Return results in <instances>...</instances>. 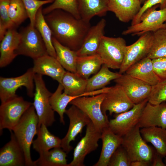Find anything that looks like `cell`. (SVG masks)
<instances>
[{
    "label": "cell",
    "instance_id": "6da1fadb",
    "mask_svg": "<svg viewBox=\"0 0 166 166\" xmlns=\"http://www.w3.org/2000/svg\"><path fill=\"white\" fill-rule=\"evenodd\" d=\"M52 37L63 45L77 51L81 48L91 26L90 22L77 18L60 9L44 15Z\"/></svg>",
    "mask_w": 166,
    "mask_h": 166
},
{
    "label": "cell",
    "instance_id": "7a4b0ae2",
    "mask_svg": "<svg viewBox=\"0 0 166 166\" xmlns=\"http://www.w3.org/2000/svg\"><path fill=\"white\" fill-rule=\"evenodd\" d=\"M38 120L32 105L24 113L12 131L24 152L26 166H35L31 159L30 148L38 132Z\"/></svg>",
    "mask_w": 166,
    "mask_h": 166
},
{
    "label": "cell",
    "instance_id": "3957f363",
    "mask_svg": "<svg viewBox=\"0 0 166 166\" xmlns=\"http://www.w3.org/2000/svg\"><path fill=\"white\" fill-rule=\"evenodd\" d=\"M34 82L35 92L33 105L38 117V127L42 124L47 127L50 126L55 121L54 111L49 102V98L52 93L47 88L42 75L35 74Z\"/></svg>",
    "mask_w": 166,
    "mask_h": 166
},
{
    "label": "cell",
    "instance_id": "277c9868",
    "mask_svg": "<svg viewBox=\"0 0 166 166\" xmlns=\"http://www.w3.org/2000/svg\"><path fill=\"white\" fill-rule=\"evenodd\" d=\"M106 93L79 97L69 104L75 106L85 114L95 128L101 132L104 128L108 127L109 122L108 116L103 113L101 109Z\"/></svg>",
    "mask_w": 166,
    "mask_h": 166
},
{
    "label": "cell",
    "instance_id": "5b68a950",
    "mask_svg": "<svg viewBox=\"0 0 166 166\" xmlns=\"http://www.w3.org/2000/svg\"><path fill=\"white\" fill-rule=\"evenodd\" d=\"M20 40L15 51L17 56L22 55L33 60L48 54L46 47L40 33L30 24L21 28Z\"/></svg>",
    "mask_w": 166,
    "mask_h": 166
},
{
    "label": "cell",
    "instance_id": "8992f818",
    "mask_svg": "<svg viewBox=\"0 0 166 166\" xmlns=\"http://www.w3.org/2000/svg\"><path fill=\"white\" fill-rule=\"evenodd\" d=\"M158 7L159 5L158 4L148 9L141 16L139 23L128 27L122 34L139 36L147 32L165 29L166 7L156 10Z\"/></svg>",
    "mask_w": 166,
    "mask_h": 166
},
{
    "label": "cell",
    "instance_id": "52a82bcc",
    "mask_svg": "<svg viewBox=\"0 0 166 166\" xmlns=\"http://www.w3.org/2000/svg\"><path fill=\"white\" fill-rule=\"evenodd\" d=\"M127 45L121 37H103L97 53L103 64L109 68L119 69L123 61Z\"/></svg>",
    "mask_w": 166,
    "mask_h": 166
},
{
    "label": "cell",
    "instance_id": "ba28073f",
    "mask_svg": "<svg viewBox=\"0 0 166 166\" xmlns=\"http://www.w3.org/2000/svg\"><path fill=\"white\" fill-rule=\"evenodd\" d=\"M32 68L28 69L22 75L16 77H0V99L3 103L18 96L16 92L22 87L26 89L27 93L31 97L35 92L34 75Z\"/></svg>",
    "mask_w": 166,
    "mask_h": 166
},
{
    "label": "cell",
    "instance_id": "9c48e42d",
    "mask_svg": "<svg viewBox=\"0 0 166 166\" xmlns=\"http://www.w3.org/2000/svg\"><path fill=\"white\" fill-rule=\"evenodd\" d=\"M123 138L121 145L126 150L131 162L142 160L151 164L155 150L143 139L137 125Z\"/></svg>",
    "mask_w": 166,
    "mask_h": 166
},
{
    "label": "cell",
    "instance_id": "30bf717a",
    "mask_svg": "<svg viewBox=\"0 0 166 166\" xmlns=\"http://www.w3.org/2000/svg\"><path fill=\"white\" fill-rule=\"evenodd\" d=\"M33 103L18 96L3 103L0 106V131L6 128L12 130L25 112Z\"/></svg>",
    "mask_w": 166,
    "mask_h": 166
},
{
    "label": "cell",
    "instance_id": "8fae6325",
    "mask_svg": "<svg viewBox=\"0 0 166 166\" xmlns=\"http://www.w3.org/2000/svg\"><path fill=\"white\" fill-rule=\"evenodd\" d=\"M148 98L135 104L129 110L116 114L114 118L109 120L108 127L116 135L123 137L137 125L142 110Z\"/></svg>",
    "mask_w": 166,
    "mask_h": 166
},
{
    "label": "cell",
    "instance_id": "7c38bea8",
    "mask_svg": "<svg viewBox=\"0 0 166 166\" xmlns=\"http://www.w3.org/2000/svg\"><path fill=\"white\" fill-rule=\"evenodd\" d=\"M153 34L145 33L140 36L134 43L126 47L124 59L119 73L122 74L131 66L147 57L151 49Z\"/></svg>",
    "mask_w": 166,
    "mask_h": 166
},
{
    "label": "cell",
    "instance_id": "4fadbf2b",
    "mask_svg": "<svg viewBox=\"0 0 166 166\" xmlns=\"http://www.w3.org/2000/svg\"><path fill=\"white\" fill-rule=\"evenodd\" d=\"M101 132L97 130L91 121L87 125L85 134L74 149L73 159L68 166H84L86 156L98 146Z\"/></svg>",
    "mask_w": 166,
    "mask_h": 166
},
{
    "label": "cell",
    "instance_id": "5bb4252c",
    "mask_svg": "<svg viewBox=\"0 0 166 166\" xmlns=\"http://www.w3.org/2000/svg\"><path fill=\"white\" fill-rule=\"evenodd\" d=\"M135 104L128 97L122 87L117 84L110 87L105 93L102 102L101 109L106 116V112L111 115L126 112L132 109Z\"/></svg>",
    "mask_w": 166,
    "mask_h": 166
},
{
    "label": "cell",
    "instance_id": "9a60e30c",
    "mask_svg": "<svg viewBox=\"0 0 166 166\" xmlns=\"http://www.w3.org/2000/svg\"><path fill=\"white\" fill-rule=\"evenodd\" d=\"M65 113L69 120V128L65 136L61 139V148L67 154L73 149L70 143L81 134L84 127L91 122L88 116L75 106L72 105Z\"/></svg>",
    "mask_w": 166,
    "mask_h": 166
},
{
    "label": "cell",
    "instance_id": "2e32d148",
    "mask_svg": "<svg viewBox=\"0 0 166 166\" xmlns=\"http://www.w3.org/2000/svg\"><path fill=\"white\" fill-rule=\"evenodd\" d=\"M114 81L121 86L126 93L135 104L148 98L152 86L126 73L123 74Z\"/></svg>",
    "mask_w": 166,
    "mask_h": 166
},
{
    "label": "cell",
    "instance_id": "e0dca14e",
    "mask_svg": "<svg viewBox=\"0 0 166 166\" xmlns=\"http://www.w3.org/2000/svg\"><path fill=\"white\" fill-rule=\"evenodd\" d=\"M137 125L140 128L157 126L166 129V103L153 105L148 101L142 112Z\"/></svg>",
    "mask_w": 166,
    "mask_h": 166
},
{
    "label": "cell",
    "instance_id": "ac0fdd59",
    "mask_svg": "<svg viewBox=\"0 0 166 166\" xmlns=\"http://www.w3.org/2000/svg\"><path fill=\"white\" fill-rule=\"evenodd\" d=\"M10 140L0 150V166H26L24 152L12 130Z\"/></svg>",
    "mask_w": 166,
    "mask_h": 166
},
{
    "label": "cell",
    "instance_id": "d6986e66",
    "mask_svg": "<svg viewBox=\"0 0 166 166\" xmlns=\"http://www.w3.org/2000/svg\"><path fill=\"white\" fill-rule=\"evenodd\" d=\"M106 24L105 20L102 18L95 25L91 26L81 48L77 51L78 56L97 53L102 38L104 36Z\"/></svg>",
    "mask_w": 166,
    "mask_h": 166
},
{
    "label": "cell",
    "instance_id": "ffe728a7",
    "mask_svg": "<svg viewBox=\"0 0 166 166\" xmlns=\"http://www.w3.org/2000/svg\"><path fill=\"white\" fill-rule=\"evenodd\" d=\"M33 60L32 69L35 74L49 76L61 83L66 71L56 58L46 54Z\"/></svg>",
    "mask_w": 166,
    "mask_h": 166
},
{
    "label": "cell",
    "instance_id": "44dd1931",
    "mask_svg": "<svg viewBox=\"0 0 166 166\" xmlns=\"http://www.w3.org/2000/svg\"><path fill=\"white\" fill-rule=\"evenodd\" d=\"M102 147L99 158L93 166H108L110 160L117 148L122 144L123 138L107 127L101 132Z\"/></svg>",
    "mask_w": 166,
    "mask_h": 166
},
{
    "label": "cell",
    "instance_id": "7402d4cb",
    "mask_svg": "<svg viewBox=\"0 0 166 166\" xmlns=\"http://www.w3.org/2000/svg\"><path fill=\"white\" fill-rule=\"evenodd\" d=\"M109 11L114 14L121 22L132 21L139 11L140 0H108Z\"/></svg>",
    "mask_w": 166,
    "mask_h": 166
},
{
    "label": "cell",
    "instance_id": "603a6c76",
    "mask_svg": "<svg viewBox=\"0 0 166 166\" xmlns=\"http://www.w3.org/2000/svg\"><path fill=\"white\" fill-rule=\"evenodd\" d=\"M17 28L9 29L0 45V67H5L10 64L17 56L15 51L20 40V35Z\"/></svg>",
    "mask_w": 166,
    "mask_h": 166
},
{
    "label": "cell",
    "instance_id": "cb8c5ba5",
    "mask_svg": "<svg viewBox=\"0 0 166 166\" xmlns=\"http://www.w3.org/2000/svg\"><path fill=\"white\" fill-rule=\"evenodd\" d=\"M125 73L151 86L161 80L154 71L152 59L147 57L131 66Z\"/></svg>",
    "mask_w": 166,
    "mask_h": 166
},
{
    "label": "cell",
    "instance_id": "d4e9b609",
    "mask_svg": "<svg viewBox=\"0 0 166 166\" xmlns=\"http://www.w3.org/2000/svg\"><path fill=\"white\" fill-rule=\"evenodd\" d=\"M80 18L88 22L95 16H105L109 11L108 0H77Z\"/></svg>",
    "mask_w": 166,
    "mask_h": 166
},
{
    "label": "cell",
    "instance_id": "484cf974",
    "mask_svg": "<svg viewBox=\"0 0 166 166\" xmlns=\"http://www.w3.org/2000/svg\"><path fill=\"white\" fill-rule=\"evenodd\" d=\"M42 124L38 127L37 137L32 143L33 148L39 154L57 147H61V139L50 133Z\"/></svg>",
    "mask_w": 166,
    "mask_h": 166
},
{
    "label": "cell",
    "instance_id": "4316f807",
    "mask_svg": "<svg viewBox=\"0 0 166 166\" xmlns=\"http://www.w3.org/2000/svg\"><path fill=\"white\" fill-rule=\"evenodd\" d=\"M140 133L144 140L152 144L163 158L166 156V129L154 126L142 128Z\"/></svg>",
    "mask_w": 166,
    "mask_h": 166
},
{
    "label": "cell",
    "instance_id": "83f0119b",
    "mask_svg": "<svg viewBox=\"0 0 166 166\" xmlns=\"http://www.w3.org/2000/svg\"><path fill=\"white\" fill-rule=\"evenodd\" d=\"M103 64L99 55L97 53L84 56H78L76 63V72L86 79L95 74Z\"/></svg>",
    "mask_w": 166,
    "mask_h": 166
},
{
    "label": "cell",
    "instance_id": "f1b7e54d",
    "mask_svg": "<svg viewBox=\"0 0 166 166\" xmlns=\"http://www.w3.org/2000/svg\"><path fill=\"white\" fill-rule=\"evenodd\" d=\"M109 69L103 64L97 73L87 80L85 92H91L104 88L111 81L118 78L122 74L112 72Z\"/></svg>",
    "mask_w": 166,
    "mask_h": 166
},
{
    "label": "cell",
    "instance_id": "f546056e",
    "mask_svg": "<svg viewBox=\"0 0 166 166\" xmlns=\"http://www.w3.org/2000/svg\"><path fill=\"white\" fill-rule=\"evenodd\" d=\"M52 40L57 61L67 71L76 73L78 57L77 51L63 45L53 37Z\"/></svg>",
    "mask_w": 166,
    "mask_h": 166
},
{
    "label": "cell",
    "instance_id": "4dcf8cb0",
    "mask_svg": "<svg viewBox=\"0 0 166 166\" xmlns=\"http://www.w3.org/2000/svg\"><path fill=\"white\" fill-rule=\"evenodd\" d=\"M87 80L76 73L67 71L65 73L60 84L63 87L64 93L69 95L77 96L85 92Z\"/></svg>",
    "mask_w": 166,
    "mask_h": 166
},
{
    "label": "cell",
    "instance_id": "1f68e13d",
    "mask_svg": "<svg viewBox=\"0 0 166 166\" xmlns=\"http://www.w3.org/2000/svg\"><path fill=\"white\" fill-rule=\"evenodd\" d=\"M67 154L61 147L53 148L39 154L35 166H68Z\"/></svg>",
    "mask_w": 166,
    "mask_h": 166
},
{
    "label": "cell",
    "instance_id": "d6a6232c",
    "mask_svg": "<svg viewBox=\"0 0 166 166\" xmlns=\"http://www.w3.org/2000/svg\"><path fill=\"white\" fill-rule=\"evenodd\" d=\"M63 90L62 85L59 83L56 90L49 98V102L53 109L59 114L60 123L64 125L65 122L64 115L66 107L76 97L65 94L63 92Z\"/></svg>",
    "mask_w": 166,
    "mask_h": 166
},
{
    "label": "cell",
    "instance_id": "836d02e7",
    "mask_svg": "<svg viewBox=\"0 0 166 166\" xmlns=\"http://www.w3.org/2000/svg\"><path fill=\"white\" fill-rule=\"evenodd\" d=\"M35 27L40 33L46 47L47 54L56 58V51L52 42L51 30L47 23L41 7L36 15Z\"/></svg>",
    "mask_w": 166,
    "mask_h": 166
},
{
    "label": "cell",
    "instance_id": "e575fe53",
    "mask_svg": "<svg viewBox=\"0 0 166 166\" xmlns=\"http://www.w3.org/2000/svg\"><path fill=\"white\" fill-rule=\"evenodd\" d=\"M153 41L147 57L152 59L166 57V29L152 32Z\"/></svg>",
    "mask_w": 166,
    "mask_h": 166
},
{
    "label": "cell",
    "instance_id": "d590c367",
    "mask_svg": "<svg viewBox=\"0 0 166 166\" xmlns=\"http://www.w3.org/2000/svg\"><path fill=\"white\" fill-rule=\"evenodd\" d=\"M57 9H61L77 18H81L78 10L77 0H54L50 5L42 9V13L45 15Z\"/></svg>",
    "mask_w": 166,
    "mask_h": 166
},
{
    "label": "cell",
    "instance_id": "8d00e7d4",
    "mask_svg": "<svg viewBox=\"0 0 166 166\" xmlns=\"http://www.w3.org/2000/svg\"><path fill=\"white\" fill-rule=\"evenodd\" d=\"M8 13L11 20L17 27L28 18L22 0H10Z\"/></svg>",
    "mask_w": 166,
    "mask_h": 166
},
{
    "label": "cell",
    "instance_id": "74e56055",
    "mask_svg": "<svg viewBox=\"0 0 166 166\" xmlns=\"http://www.w3.org/2000/svg\"><path fill=\"white\" fill-rule=\"evenodd\" d=\"M10 0H0V40L2 39L7 30L17 27L10 18L8 9Z\"/></svg>",
    "mask_w": 166,
    "mask_h": 166
},
{
    "label": "cell",
    "instance_id": "f35d334b",
    "mask_svg": "<svg viewBox=\"0 0 166 166\" xmlns=\"http://www.w3.org/2000/svg\"><path fill=\"white\" fill-rule=\"evenodd\" d=\"M148 102L155 105L166 102V79L161 80L152 86Z\"/></svg>",
    "mask_w": 166,
    "mask_h": 166
},
{
    "label": "cell",
    "instance_id": "ab89813d",
    "mask_svg": "<svg viewBox=\"0 0 166 166\" xmlns=\"http://www.w3.org/2000/svg\"><path fill=\"white\" fill-rule=\"evenodd\" d=\"M30 20V25L35 27L37 13L40 8L44 5L52 3L54 0H22Z\"/></svg>",
    "mask_w": 166,
    "mask_h": 166
},
{
    "label": "cell",
    "instance_id": "60d3db41",
    "mask_svg": "<svg viewBox=\"0 0 166 166\" xmlns=\"http://www.w3.org/2000/svg\"><path fill=\"white\" fill-rule=\"evenodd\" d=\"M131 162L126 150L121 145L113 154L108 166H130Z\"/></svg>",
    "mask_w": 166,
    "mask_h": 166
},
{
    "label": "cell",
    "instance_id": "b9f144b4",
    "mask_svg": "<svg viewBox=\"0 0 166 166\" xmlns=\"http://www.w3.org/2000/svg\"><path fill=\"white\" fill-rule=\"evenodd\" d=\"M159 4L160 9L166 7V0H146L132 21L131 25L139 22L141 16L148 9L155 5Z\"/></svg>",
    "mask_w": 166,
    "mask_h": 166
},
{
    "label": "cell",
    "instance_id": "7bdbcfd3",
    "mask_svg": "<svg viewBox=\"0 0 166 166\" xmlns=\"http://www.w3.org/2000/svg\"><path fill=\"white\" fill-rule=\"evenodd\" d=\"M153 69L161 80L166 79V57L152 59Z\"/></svg>",
    "mask_w": 166,
    "mask_h": 166
},
{
    "label": "cell",
    "instance_id": "ee69618b",
    "mask_svg": "<svg viewBox=\"0 0 166 166\" xmlns=\"http://www.w3.org/2000/svg\"><path fill=\"white\" fill-rule=\"evenodd\" d=\"M163 157L159 154L155 149L151 162L152 166H166V164L163 161Z\"/></svg>",
    "mask_w": 166,
    "mask_h": 166
},
{
    "label": "cell",
    "instance_id": "f6af8a7d",
    "mask_svg": "<svg viewBox=\"0 0 166 166\" xmlns=\"http://www.w3.org/2000/svg\"><path fill=\"white\" fill-rule=\"evenodd\" d=\"M151 163L144 160H136L131 162L130 166H151Z\"/></svg>",
    "mask_w": 166,
    "mask_h": 166
},
{
    "label": "cell",
    "instance_id": "bcb514c9",
    "mask_svg": "<svg viewBox=\"0 0 166 166\" xmlns=\"http://www.w3.org/2000/svg\"><path fill=\"white\" fill-rule=\"evenodd\" d=\"M141 3V4L144 3V2H145V1H146V0H140Z\"/></svg>",
    "mask_w": 166,
    "mask_h": 166
},
{
    "label": "cell",
    "instance_id": "7dc6e473",
    "mask_svg": "<svg viewBox=\"0 0 166 166\" xmlns=\"http://www.w3.org/2000/svg\"><path fill=\"white\" fill-rule=\"evenodd\" d=\"M164 163L165 164H166V156L164 157Z\"/></svg>",
    "mask_w": 166,
    "mask_h": 166
},
{
    "label": "cell",
    "instance_id": "c3c4849f",
    "mask_svg": "<svg viewBox=\"0 0 166 166\" xmlns=\"http://www.w3.org/2000/svg\"><path fill=\"white\" fill-rule=\"evenodd\" d=\"M165 29H166V22L165 23Z\"/></svg>",
    "mask_w": 166,
    "mask_h": 166
}]
</instances>
